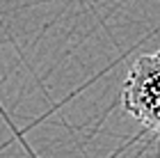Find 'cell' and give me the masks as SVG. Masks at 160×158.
<instances>
[{"instance_id":"cell-1","label":"cell","mask_w":160,"mask_h":158,"mask_svg":"<svg viewBox=\"0 0 160 158\" xmlns=\"http://www.w3.org/2000/svg\"><path fill=\"white\" fill-rule=\"evenodd\" d=\"M121 108L151 133L160 135V51L135 57L121 89Z\"/></svg>"}]
</instances>
